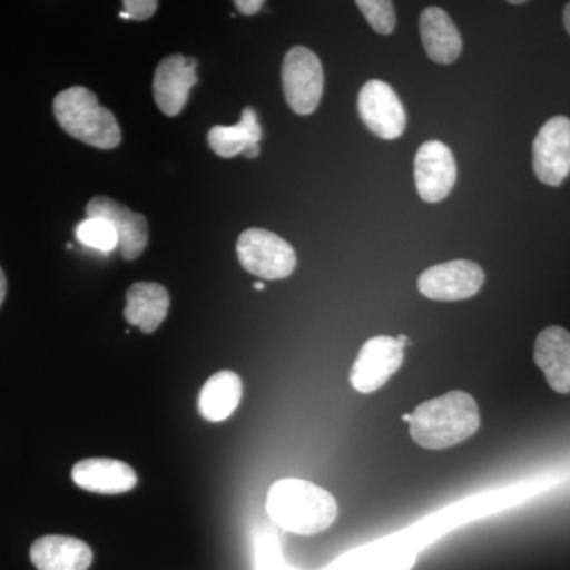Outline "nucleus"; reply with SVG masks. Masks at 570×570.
I'll return each instance as SVG.
<instances>
[{
  "instance_id": "obj_4",
  "label": "nucleus",
  "mask_w": 570,
  "mask_h": 570,
  "mask_svg": "<svg viewBox=\"0 0 570 570\" xmlns=\"http://www.w3.org/2000/svg\"><path fill=\"white\" fill-rule=\"evenodd\" d=\"M239 264L262 279H284L294 273L296 254L285 239L264 228H249L236 243Z\"/></svg>"
},
{
  "instance_id": "obj_6",
  "label": "nucleus",
  "mask_w": 570,
  "mask_h": 570,
  "mask_svg": "<svg viewBox=\"0 0 570 570\" xmlns=\"http://www.w3.org/2000/svg\"><path fill=\"white\" fill-rule=\"evenodd\" d=\"M404 344L392 336H374L360 348L351 370L352 387L373 393L384 387L404 362Z\"/></svg>"
},
{
  "instance_id": "obj_8",
  "label": "nucleus",
  "mask_w": 570,
  "mask_h": 570,
  "mask_svg": "<svg viewBox=\"0 0 570 570\" xmlns=\"http://www.w3.org/2000/svg\"><path fill=\"white\" fill-rule=\"evenodd\" d=\"M532 168L539 181L558 187L570 175V119L557 116L540 127L532 142Z\"/></svg>"
},
{
  "instance_id": "obj_27",
  "label": "nucleus",
  "mask_w": 570,
  "mask_h": 570,
  "mask_svg": "<svg viewBox=\"0 0 570 570\" xmlns=\"http://www.w3.org/2000/svg\"><path fill=\"white\" fill-rule=\"evenodd\" d=\"M562 20H564V28L570 36V2L566 6L564 13H562Z\"/></svg>"
},
{
  "instance_id": "obj_11",
  "label": "nucleus",
  "mask_w": 570,
  "mask_h": 570,
  "mask_svg": "<svg viewBox=\"0 0 570 570\" xmlns=\"http://www.w3.org/2000/svg\"><path fill=\"white\" fill-rule=\"evenodd\" d=\"M415 186L428 204H438L452 193L456 183V163L449 146L426 141L415 156Z\"/></svg>"
},
{
  "instance_id": "obj_25",
  "label": "nucleus",
  "mask_w": 570,
  "mask_h": 570,
  "mask_svg": "<svg viewBox=\"0 0 570 570\" xmlns=\"http://www.w3.org/2000/svg\"><path fill=\"white\" fill-rule=\"evenodd\" d=\"M235 7L239 13L250 17V14L257 13L264 7V2L262 0H236Z\"/></svg>"
},
{
  "instance_id": "obj_28",
  "label": "nucleus",
  "mask_w": 570,
  "mask_h": 570,
  "mask_svg": "<svg viewBox=\"0 0 570 570\" xmlns=\"http://www.w3.org/2000/svg\"><path fill=\"white\" fill-rule=\"evenodd\" d=\"M254 287H255V291H264L265 285L262 284V283H257V284L254 285Z\"/></svg>"
},
{
  "instance_id": "obj_24",
  "label": "nucleus",
  "mask_w": 570,
  "mask_h": 570,
  "mask_svg": "<svg viewBox=\"0 0 570 570\" xmlns=\"http://www.w3.org/2000/svg\"><path fill=\"white\" fill-rule=\"evenodd\" d=\"M121 18L126 20L146 21L156 13L159 3L156 0H126L122 3Z\"/></svg>"
},
{
  "instance_id": "obj_12",
  "label": "nucleus",
  "mask_w": 570,
  "mask_h": 570,
  "mask_svg": "<svg viewBox=\"0 0 570 570\" xmlns=\"http://www.w3.org/2000/svg\"><path fill=\"white\" fill-rule=\"evenodd\" d=\"M86 217H102L112 225L118 235V249L121 250L126 261H135L148 247V219L107 195H97L89 200L86 206Z\"/></svg>"
},
{
  "instance_id": "obj_29",
  "label": "nucleus",
  "mask_w": 570,
  "mask_h": 570,
  "mask_svg": "<svg viewBox=\"0 0 570 570\" xmlns=\"http://www.w3.org/2000/svg\"><path fill=\"white\" fill-rule=\"evenodd\" d=\"M510 3H512V6H523L524 2L523 0H512Z\"/></svg>"
},
{
  "instance_id": "obj_15",
  "label": "nucleus",
  "mask_w": 570,
  "mask_h": 570,
  "mask_svg": "<svg viewBox=\"0 0 570 570\" xmlns=\"http://www.w3.org/2000/svg\"><path fill=\"white\" fill-rule=\"evenodd\" d=\"M31 560L39 570H88L92 550L80 539L45 535L32 543Z\"/></svg>"
},
{
  "instance_id": "obj_20",
  "label": "nucleus",
  "mask_w": 570,
  "mask_h": 570,
  "mask_svg": "<svg viewBox=\"0 0 570 570\" xmlns=\"http://www.w3.org/2000/svg\"><path fill=\"white\" fill-rule=\"evenodd\" d=\"M415 550L409 546L382 547L367 553L347 557L328 570H411Z\"/></svg>"
},
{
  "instance_id": "obj_19",
  "label": "nucleus",
  "mask_w": 570,
  "mask_h": 570,
  "mask_svg": "<svg viewBox=\"0 0 570 570\" xmlns=\"http://www.w3.org/2000/svg\"><path fill=\"white\" fill-rule=\"evenodd\" d=\"M243 397V382L234 371H219L205 382L198 395V411L208 422H224L234 415Z\"/></svg>"
},
{
  "instance_id": "obj_16",
  "label": "nucleus",
  "mask_w": 570,
  "mask_h": 570,
  "mask_svg": "<svg viewBox=\"0 0 570 570\" xmlns=\"http://www.w3.org/2000/svg\"><path fill=\"white\" fill-rule=\"evenodd\" d=\"M420 36L431 61L448 66L460 58L463 40L448 11L428 7L420 17Z\"/></svg>"
},
{
  "instance_id": "obj_1",
  "label": "nucleus",
  "mask_w": 570,
  "mask_h": 570,
  "mask_svg": "<svg viewBox=\"0 0 570 570\" xmlns=\"http://www.w3.org/2000/svg\"><path fill=\"white\" fill-rule=\"evenodd\" d=\"M411 438L428 450L453 448L474 436L480 428L478 401L461 390L428 400L404 415Z\"/></svg>"
},
{
  "instance_id": "obj_14",
  "label": "nucleus",
  "mask_w": 570,
  "mask_h": 570,
  "mask_svg": "<svg viewBox=\"0 0 570 570\" xmlns=\"http://www.w3.org/2000/svg\"><path fill=\"white\" fill-rule=\"evenodd\" d=\"M71 479L80 489L99 494H121L137 487V472L111 459H88L75 464Z\"/></svg>"
},
{
  "instance_id": "obj_13",
  "label": "nucleus",
  "mask_w": 570,
  "mask_h": 570,
  "mask_svg": "<svg viewBox=\"0 0 570 570\" xmlns=\"http://www.w3.org/2000/svg\"><path fill=\"white\" fill-rule=\"evenodd\" d=\"M534 362L551 389L561 395L570 393V333L551 325L539 333L534 344Z\"/></svg>"
},
{
  "instance_id": "obj_17",
  "label": "nucleus",
  "mask_w": 570,
  "mask_h": 570,
  "mask_svg": "<svg viewBox=\"0 0 570 570\" xmlns=\"http://www.w3.org/2000/svg\"><path fill=\"white\" fill-rule=\"evenodd\" d=\"M262 126L253 107H246L242 121L236 126H214L208 132V145L214 154L224 159H234L245 154L255 159L261 154Z\"/></svg>"
},
{
  "instance_id": "obj_23",
  "label": "nucleus",
  "mask_w": 570,
  "mask_h": 570,
  "mask_svg": "<svg viewBox=\"0 0 570 570\" xmlns=\"http://www.w3.org/2000/svg\"><path fill=\"white\" fill-rule=\"evenodd\" d=\"M255 553H257V570H295L287 568L281 554L279 543L272 535L257 540Z\"/></svg>"
},
{
  "instance_id": "obj_22",
  "label": "nucleus",
  "mask_w": 570,
  "mask_h": 570,
  "mask_svg": "<svg viewBox=\"0 0 570 570\" xmlns=\"http://www.w3.org/2000/svg\"><path fill=\"white\" fill-rule=\"evenodd\" d=\"M356 7L377 33L389 36V33L395 31V6L389 0H358Z\"/></svg>"
},
{
  "instance_id": "obj_10",
  "label": "nucleus",
  "mask_w": 570,
  "mask_h": 570,
  "mask_svg": "<svg viewBox=\"0 0 570 570\" xmlns=\"http://www.w3.org/2000/svg\"><path fill=\"white\" fill-rule=\"evenodd\" d=\"M197 59L183 55L164 58L154 73L153 94L164 115L175 118L189 102L190 89L198 82Z\"/></svg>"
},
{
  "instance_id": "obj_2",
  "label": "nucleus",
  "mask_w": 570,
  "mask_h": 570,
  "mask_svg": "<svg viewBox=\"0 0 570 570\" xmlns=\"http://www.w3.org/2000/svg\"><path fill=\"white\" fill-rule=\"evenodd\" d=\"M269 519L284 531L314 535L328 530L337 517L336 499L330 491L302 479L273 483L266 497Z\"/></svg>"
},
{
  "instance_id": "obj_9",
  "label": "nucleus",
  "mask_w": 570,
  "mask_h": 570,
  "mask_svg": "<svg viewBox=\"0 0 570 570\" xmlns=\"http://www.w3.org/2000/svg\"><path fill=\"white\" fill-rule=\"evenodd\" d=\"M358 111L367 129L384 140H395L406 130V110L387 82L367 81L360 91Z\"/></svg>"
},
{
  "instance_id": "obj_7",
  "label": "nucleus",
  "mask_w": 570,
  "mask_h": 570,
  "mask_svg": "<svg viewBox=\"0 0 570 570\" xmlns=\"http://www.w3.org/2000/svg\"><path fill=\"white\" fill-rule=\"evenodd\" d=\"M483 283L482 266L471 261H452L423 272L419 277V291L434 302H461L478 295Z\"/></svg>"
},
{
  "instance_id": "obj_21",
  "label": "nucleus",
  "mask_w": 570,
  "mask_h": 570,
  "mask_svg": "<svg viewBox=\"0 0 570 570\" xmlns=\"http://www.w3.org/2000/svg\"><path fill=\"white\" fill-rule=\"evenodd\" d=\"M75 235L82 246L102 250V253H110L119 245L115 228L102 217H86L75 228Z\"/></svg>"
},
{
  "instance_id": "obj_26",
  "label": "nucleus",
  "mask_w": 570,
  "mask_h": 570,
  "mask_svg": "<svg viewBox=\"0 0 570 570\" xmlns=\"http://www.w3.org/2000/svg\"><path fill=\"white\" fill-rule=\"evenodd\" d=\"M7 295V277L3 273L2 266H0V306H2L3 299Z\"/></svg>"
},
{
  "instance_id": "obj_5",
  "label": "nucleus",
  "mask_w": 570,
  "mask_h": 570,
  "mask_svg": "<svg viewBox=\"0 0 570 570\" xmlns=\"http://www.w3.org/2000/svg\"><path fill=\"white\" fill-rule=\"evenodd\" d=\"M283 88L288 107L296 115H311L317 110L324 94V67L309 48H291L283 63Z\"/></svg>"
},
{
  "instance_id": "obj_3",
  "label": "nucleus",
  "mask_w": 570,
  "mask_h": 570,
  "mask_svg": "<svg viewBox=\"0 0 570 570\" xmlns=\"http://www.w3.org/2000/svg\"><path fill=\"white\" fill-rule=\"evenodd\" d=\"M52 111L62 130L85 145L105 151L121 145L122 132L116 116L85 86L59 92L52 102Z\"/></svg>"
},
{
  "instance_id": "obj_18",
  "label": "nucleus",
  "mask_w": 570,
  "mask_h": 570,
  "mask_svg": "<svg viewBox=\"0 0 570 570\" xmlns=\"http://www.w3.org/2000/svg\"><path fill=\"white\" fill-rule=\"evenodd\" d=\"M168 309H170V295L164 285L137 283L130 285L127 291L124 317L146 335L156 332L163 325Z\"/></svg>"
}]
</instances>
